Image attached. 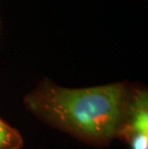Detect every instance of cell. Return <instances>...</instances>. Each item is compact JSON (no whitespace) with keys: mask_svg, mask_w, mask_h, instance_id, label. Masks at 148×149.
Instances as JSON below:
<instances>
[{"mask_svg":"<svg viewBox=\"0 0 148 149\" xmlns=\"http://www.w3.org/2000/svg\"><path fill=\"white\" fill-rule=\"evenodd\" d=\"M127 82L65 88L43 79L24 97L28 112L51 127L95 146L117 137L129 93Z\"/></svg>","mask_w":148,"mask_h":149,"instance_id":"1","label":"cell"},{"mask_svg":"<svg viewBox=\"0 0 148 149\" xmlns=\"http://www.w3.org/2000/svg\"><path fill=\"white\" fill-rule=\"evenodd\" d=\"M130 149H148V93L144 88H129L117 137Z\"/></svg>","mask_w":148,"mask_h":149,"instance_id":"2","label":"cell"},{"mask_svg":"<svg viewBox=\"0 0 148 149\" xmlns=\"http://www.w3.org/2000/svg\"><path fill=\"white\" fill-rule=\"evenodd\" d=\"M22 145L20 133L0 118V149H20Z\"/></svg>","mask_w":148,"mask_h":149,"instance_id":"3","label":"cell"}]
</instances>
